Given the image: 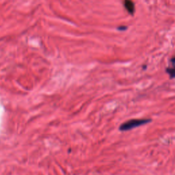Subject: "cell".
<instances>
[{"label": "cell", "mask_w": 175, "mask_h": 175, "mask_svg": "<svg viewBox=\"0 0 175 175\" xmlns=\"http://www.w3.org/2000/svg\"><path fill=\"white\" fill-rule=\"evenodd\" d=\"M151 122V119H131L130 121L124 122L123 124L120 126V130L122 131H129L136 127L144 125L149 122Z\"/></svg>", "instance_id": "obj_1"}, {"label": "cell", "mask_w": 175, "mask_h": 175, "mask_svg": "<svg viewBox=\"0 0 175 175\" xmlns=\"http://www.w3.org/2000/svg\"><path fill=\"white\" fill-rule=\"evenodd\" d=\"M124 7L130 14H133L134 12V4L131 0H124Z\"/></svg>", "instance_id": "obj_2"}, {"label": "cell", "mask_w": 175, "mask_h": 175, "mask_svg": "<svg viewBox=\"0 0 175 175\" xmlns=\"http://www.w3.org/2000/svg\"><path fill=\"white\" fill-rule=\"evenodd\" d=\"M167 72L170 75L171 78L175 77V69H167Z\"/></svg>", "instance_id": "obj_3"}, {"label": "cell", "mask_w": 175, "mask_h": 175, "mask_svg": "<svg viewBox=\"0 0 175 175\" xmlns=\"http://www.w3.org/2000/svg\"><path fill=\"white\" fill-rule=\"evenodd\" d=\"M172 62H174V63H175V57H174V58L172 60Z\"/></svg>", "instance_id": "obj_4"}]
</instances>
